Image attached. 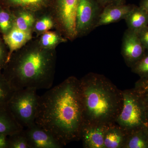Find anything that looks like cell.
Wrapping results in <instances>:
<instances>
[{
    "label": "cell",
    "mask_w": 148,
    "mask_h": 148,
    "mask_svg": "<svg viewBox=\"0 0 148 148\" xmlns=\"http://www.w3.org/2000/svg\"><path fill=\"white\" fill-rule=\"evenodd\" d=\"M84 123L79 79L71 76L39 96L35 123L63 146L80 140Z\"/></svg>",
    "instance_id": "cell-1"
},
{
    "label": "cell",
    "mask_w": 148,
    "mask_h": 148,
    "mask_svg": "<svg viewBox=\"0 0 148 148\" xmlns=\"http://www.w3.org/2000/svg\"><path fill=\"white\" fill-rule=\"evenodd\" d=\"M56 58V49L42 48L32 39L12 53L2 72L15 90L49 89L54 81Z\"/></svg>",
    "instance_id": "cell-2"
},
{
    "label": "cell",
    "mask_w": 148,
    "mask_h": 148,
    "mask_svg": "<svg viewBox=\"0 0 148 148\" xmlns=\"http://www.w3.org/2000/svg\"><path fill=\"white\" fill-rule=\"evenodd\" d=\"M79 80L84 123H114L122 106V90L101 74L89 73Z\"/></svg>",
    "instance_id": "cell-3"
},
{
    "label": "cell",
    "mask_w": 148,
    "mask_h": 148,
    "mask_svg": "<svg viewBox=\"0 0 148 148\" xmlns=\"http://www.w3.org/2000/svg\"><path fill=\"white\" fill-rule=\"evenodd\" d=\"M123 104L115 123L128 132L147 127L148 115L144 103L134 88L122 90Z\"/></svg>",
    "instance_id": "cell-4"
},
{
    "label": "cell",
    "mask_w": 148,
    "mask_h": 148,
    "mask_svg": "<svg viewBox=\"0 0 148 148\" xmlns=\"http://www.w3.org/2000/svg\"><path fill=\"white\" fill-rule=\"evenodd\" d=\"M37 90L34 88L15 90L8 103L12 115L24 128L35 123L39 98Z\"/></svg>",
    "instance_id": "cell-5"
},
{
    "label": "cell",
    "mask_w": 148,
    "mask_h": 148,
    "mask_svg": "<svg viewBox=\"0 0 148 148\" xmlns=\"http://www.w3.org/2000/svg\"><path fill=\"white\" fill-rule=\"evenodd\" d=\"M79 0H54L49 9L55 29L69 40L77 38L76 15Z\"/></svg>",
    "instance_id": "cell-6"
},
{
    "label": "cell",
    "mask_w": 148,
    "mask_h": 148,
    "mask_svg": "<svg viewBox=\"0 0 148 148\" xmlns=\"http://www.w3.org/2000/svg\"><path fill=\"white\" fill-rule=\"evenodd\" d=\"M103 8L97 0H79L76 15L77 38L85 36L97 28Z\"/></svg>",
    "instance_id": "cell-7"
},
{
    "label": "cell",
    "mask_w": 148,
    "mask_h": 148,
    "mask_svg": "<svg viewBox=\"0 0 148 148\" xmlns=\"http://www.w3.org/2000/svg\"><path fill=\"white\" fill-rule=\"evenodd\" d=\"M146 52L138 34L128 29L125 30L122 43L121 55L127 66L131 68Z\"/></svg>",
    "instance_id": "cell-8"
},
{
    "label": "cell",
    "mask_w": 148,
    "mask_h": 148,
    "mask_svg": "<svg viewBox=\"0 0 148 148\" xmlns=\"http://www.w3.org/2000/svg\"><path fill=\"white\" fill-rule=\"evenodd\" d=\"M30 148H62L53 135L35 123L24 129Z\"/></svg>",
    "instance_id": "cell-9"
},
{
    "label": "cell",
    "mask_w": 148,
    "mask_h": 148,
    "mask_svg": "<svg viewBox=\"0 0 148 148\" xmlns=\"http://www.w3.org/2000/svg\"><path fill=\"white\" fill-rule=\"evenodd\" d=\"M109 125L84 123L80 137L84 147L105 148L104 136Z\"/></svg>",
    "instance_id": "cell-10"
},
{
    "label": "cell",
    "mask_w": 148,
    "mask_h": 148,
    "mask_svg": "<svg viewBox=\"0 0 148 148\" xmlns=\"http://www.w3.org/2000/svg\"><path fill=\"white\" fill-rule=\"evenodd\" d=\"M134 5L117 3L106 6L103 8L96 27L108 25L125 19Z\"/></svg>",
    "instance_id": "cell-11"
},
{
    "label": "cell",
    "mask_w": 148,
    "mask_h": 148,
    "mask_svg": "<svg viewBox=\"0 0 148 148\" xmlns=\"http://www.w3.org/2000/svg\"><path fill=\"white\" fill-rule=\"evenodd\" d=\"M54 0H0V5L10 10L24 9L36 13L48 10Z\"/></svg>",
    "instance_id": "cell-12"
},
{
    "label": "cell",
    "mask_w": 148,
    "mask_h": 148,
    "mask_svg": "<svg viewBox=\"0 0 148 148\" xmlns=\"http://www.w3.org/2000/svg\"><path fill=\"white\" fill-rule=\"evenodd\" d=\"M33 33L22 31L14 27L7 34L2 36L8 49V62L12 53L21 49L33 39Z\"/></svg>",
    "instance_id": "cell-13"
},
{
    "label": "cell",
    "mask_w": 148,
    "mask_h": 148,
    "mask_svg": "<svg viewBox=\"0 0 148 148\" xmlns=\"http://www.w3.org/2000/svg\"><path fill=\"white\" fill-rule=\"evenodd\" d=\"M127 134L115 123L109 125L104 136L105 148H123Z\"/></svg>",
    "instance_id": "cell-14"
},
{
    "label": "cell",
    "mask_w": 148,
    "mask_h": 148,
    "mask_svg": "<svg viewBox=\"0 0 148 148\" xmlns=\"http://www.w3.org/2000/svg\"><path fill=\"white\" fill-rule=\"evenodd\" d=\"M127 29L138 33L148 25V13L140 6L134 5L124 19Z\"/></svg>",
    "instance_id": "cell-15"
},
{
    "label": "cell",
    "mask_w": 148,
    "mask_h": 148,
    "mask_svg": "<svg viewBox=\"0 0 148 148\" xmlns=\"http://www.w3.org/2000/svg\"><path fill=\"white\" fill-rule=\"evenodd\" d=\"M24 129L12 115L7 104L0 106V134L9 136Z\"/></svg>",
    "instance_id": "cell-16"
},
{
    "label": "cell",
    "mask_w": 148,
    "mask_h": 148,
    "mask_svg": "<svg viewBox=\"0 0 148 148\" xmlns=\"http://www.w3.org/2000/svg\"><path fill=\"white\" fill-rule=\"evenodd\" d=\"M10 10L13 14L14 27L24 32L33 33L36 13L24 9H14Z\"/></svg>",
    "instance_id": "cell-17"
},
{
    "label": "cell",
    "mask_w": 148,
    "mask_h": 148,
    "mask_svg": "<svg viewBox=\"0 0 148 148\" xmlns=\"http://www.w3.org/2000/svg\"><path fill=\"white\" fill-rule=\"evenodd\" d=\"M38 38L37 39L40 46L48 50H54L59 45L67 42L69 40L56 30L48 31Z\"/></svg>",
    "instance_id": "cell-18"
},
{
    "label": "cell",
    "mask_w": 148,
    "mask_h": 148,
    "mask_svg": "<svg viewBox=\"0 0 148 148\" xmlns=\"http://www.w3.org/2000/svg\"><path fill=\"white\" fill-rule=\"evenodd\" d=\"M55 22L49 9L36 14L33 33L38 37L48 31L55 29Z\"/></svg>",
    "instance_id": "cell-19"
},
{
    "label": "cell",
    "mask_w": 148,
    "mask_h": 148,
    "mask_svg": "<svg viewBox=\"0 0 148 148\" xmlns=\"http://www.w3.org/2000/svg\"><path fill=\"white\" fill-rule=\"evenodd\" d=\"M123 148H148L147 127L128 132Z\"/></svg>",
    "instance_id": "cell-20"
},
{
    "label": "cell",
    "mask_w": 148,
    "mask_h": 148,
    "mask_svg": "<svg viewBox=\"0 0 148 148\" xmlns=\"http://www.w3.org/2000/svg\"><path fill=\"white\" fill-rule=\"evenodd\" d=\"M14 26L13 16L11 10L0 5V34L2 36L9 33Z\"/></svg>",
    "instance_id": "cell-21"
},
{
    "label": "cell",
    "mask_w": 148,
    "mask_h": 148,
    "mask_svg": "<svg viewBox=\"0 0 148 148\" xmlns=\"http://www.w3.org/2000/svg\"><path fill=\"white\" fill-rule=\"evenodd\" d=\"M15 91L0 71V106L7 105Z\"/></svg>",
    "instance_id": "cell-22"
},
{
    "label": "cell",
    "mask_w": 148,
    "mask_h": 148,
    "mask_svg": "<svg viewBox=\"0 0 148 148\" xmlns=\"http://www.w3.org/2000/svg\"><path fill=\"white\" fill-rule=\"evenodd\" d=\"M8 148H30L24 129L8 137Z\"/></svg>",
    "instance_id": "cell-23"
},
{
    "label": "cell",
    "mask_w": 148,
    "mask_h": 148,
    "mask_svg": "<svg viewBox=\"0 0 148 148\" xmlns=\"http://www.w3.org/2000/svg\"><path fill=\"white\" fill-rule=\"evenodd\" d=\"M134 89L144 103L148 115V77L140 78L135 83Z\"/></svg>",
    "instance_id": "cell-24"
},
{
    "label": "cell",
    "mask_w": 148,
    "mask_h": 148,
    "mask_svg": "<svg viewBox=\"0 0 148 148\" xmlns=\"http://www.w3.org/2000/svg\"><path fill=\"white\" fill-rule=\"evenodd\" d=\"M130 68L132 72L140 78L148 77V51Z\"/></svg>",
    "instance_id": "cell-25"
},
{
    "label": "cell",
    "mask_w": 148,
    "mask_h": 148,
    "mask_svg": "<svg viewBox=\"0 0 148 148\" xmlns=\"http://www.w3.org/2000/svg\"><path fill=\"white\" fill-rule=\"evenodd\" d=\"M8 49L0 34V71H2L8 61Z\"/></svg>",
    "instance_id": "cell-26"
},
{
    "label": "cell",
    "mask_w": 148,
    "mask_h": 148,
    "mask_svg": "<svg viewBox=\"0 0 148 148\" xmlns=\"http://www.w3.org/2000/svg\"><path fill=\"white\" fill-rule=\"evenodd\" d=\"M138 34L146 51H148V25L138 32Z\"/></svg>",
    "instance_id": "cell-27"
},
{
    "label": "cell",
    "mask_w": 148,
    "mask_h": 148,
    "mask_svg": "<svg viewBox=\"0 0 148 148\" xmlns=\"http://www.w3.org/2000/svg\"><path fill=\"white\" fill-rule=\"evenodd\" d=\"M103 8L112 4L125 3L126 0H97Z\"/></svg>",
    "instance_id": "cell-28"
},
{
    "label": "cell",
    "mask_w": 148,
    "mask_h": 148,
    "mask_svg": "<svg viewBox=\"0 0 148 148\" xmlns=\"http://www.w3.org/2000/svg\"><path fill=\"white\" fill-rule=\"evenodd\" d=\"M7 135L0 134V148H8Z\"/></svg>",
    "instance_id": "cell-29"
},
{
    "label": "cell",
    "mask_w": 148,
    "mask_h": 148,
    "mask_svg": "<svg viewBox=\"0 0 148 148\" xmlns=\"http://www.w3.org/2000/svg\"><path fill=\"white\" fill-rule=\"evenodd\" d=\"M140 6L144 8L148 13V0H141Z\"/></svg>",
    "instance_id": "cell-30"
},
{
    "label": "cell",
    "mask_w": 148,
    "mask_h": 148,
    "mask_svg": "<svg viewBox=\"0 0 148 148\" xmlns=\"http://www.w3.org/2000/svg\"><path fill=\"white\" fill-rule=\"evenodd\" d=\"M147 132H148V124L147 127Z\"/></svg>",
    "instance_id": "cell-31"
}]
</instances>
